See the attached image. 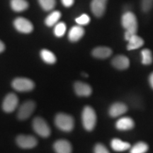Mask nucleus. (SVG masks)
<instances>
[{"instance_id": "1", "label": "nucleus", "mask_w": 153, "mask_h": 153, "mask_svg": "<svg viewBox=\"0 0 153 153\" xmlns=\"http://www.w3.org/2000/svg\"><path fill=\"white\" fill-rule=\"evenodd\" d=\"M121 24L126 29V33L130 35L136 34L137 31V21L135 15L131 11H127L122 16Z\"/></svg>"}, {"instance_id": "2", "label": "nucleus", "mask_w": 153, "mask_h": 153, "mask_svg": "<svg viewBox=\"0 0 153 153\" xmlns=\"http://www.w3.org/2000/svg\"><path fill=\"white\" fill-rule=\"evenodd\" d=\"M82 120L84 128L87 131H91L94 128L97 123V115L91 106L85 107L82 114Z\"/></svg>"}, {"instance_id": "3", "label": "nucleus", "mask_w": 153, "mask_h": 153, "mask_svg": "<svg viewBox=\"0 0 153 153\" xmlns=\"http://www.w3.org/2000/svg\"><path fill=\"white\" fill-rule=\"evenodd\" d=\"M55 123L59 129L65 132H70L73 129L74 121L71 116L65 114H57L55 118Z\"/></svg>"}, {"instance_id": "4", "label": "nucleus", "mask_w": 153, "mask_h": 153, "mask_svg": "<svg viewBox=\"0 0 153 153\" xmlns=\"http://www.w3.org/2000/svg\"><path fill=\"white\" fill-rule=\"evenodd\" d=\"M13 89L17 91L21 92H26L30 91L35 87L33 82L28 78L18 77L13 80L11 83Z\"/></svg>"}, {"instance_id": "5", "label": "nucleus", "mask_w": 153, "mask_h": 153, "mask_svg": "<svg viewBox=\"0 0 153 153\" xmlns=\"http://www.w3.org/2000/svg\"><path fill=\"white\" fill-rule=\"evenodd\" d=\"M33 128L38 135L43 137H47L51 135V128L43 118L36 117L33 120Z\"/></svg>"}, {"instance_id": "6", "label": "nucleus", "mask_w": 153, "mask_h": 153, "mask_svg": "<svg viewBox=\"0 0 153 153\" xmlns=\"http://www.w3.org/2000/svg\"><path fill=\"white\" fill-rule=\"evenodd\" d=\"M14 26L19 32L23 33H30L33 30L32 23L24 17H18L15 19Z\"/></svg>"}, {"instance_id": "7", "label": "nucleus", "mask_w": 153, "mask_h": 153, "mask_svg": "<svg viewBox=\"0 0 153 153\" xmlns=\"http://www.w3.org/2000/svg\"><path fill=\"white\" fill-rule=\"evenodd\" d=\"M36 108V104L33 101H28L24 102L19 108L18 111V118L20 120H26L29 118L33 114Z\"/></svg>"}, {"instance_id": "8", "label": "nucleus", "mask_w": 153, "mask_h": 153, "mask_svg": "<svg viewBox=\"0 0 153 153\" xmlns=\"http://www.w3.org/2000/svg\"><path fill=\"white\" fill-rule=\"evenodd\" d=\"M16 143L22 148L31 149L37 145L38 141L35 137L31 135H20L17 137Z\"/></svg>"}, {"instance_id": "9", "label": "nucleus", "mask_w": 153, "mask_h": 153, "mask_svg": "<svg viewBox=\"0 0 153 153\" xmlns=\"http://www.w3.org/2000/svg\"><path fill=\"white\" fill-rule=\"evenodd\" d=\"M19 104V99L15 94L10 93L7 95L3 101V110L7 113H11L16 109Z\"/></svg>"}, {"instance_id": "10", "label": "nucleus", "mask_w": 153, "mask_h": 153, "mask_svg": "<svg viewBox=\"0 0 153 153\" xmlns=\"http://www.w3.org/2000/svg\"><path fill=\"white\" fill-rule=\"evenodd\" d=\"M108 0H92L91 2V10L97 17H101L106 9Z\"/></svg>"}, {"instance_id": "11", "label": "nucleus", "mask_w": 153, "mask_h": 153, "mask_svg": "<svg viewBox=\"0 0 153 153\" xmlns=\"http://www.w3.org/2000/svg\"><path fill=\"white\" fill-rule=\"evenodd\" d=\"M74 88L76 95L79 97H89L92 92V89L90 86L82 82H75Z\"/></svg>"}, {"instance_id": "12", "label": "nucleus", "mask_w": 153, "mask_h": 153, "mask_svg": "<svg viewBox=\"0 0 153 153\" xmlns=\"http://www.w3.org/2000/svg\"><path fill=\"white\" fill-rule=\"evenodd\" d=\"M53 148L56 153H72V145L66 140H59L54 143Z\"/></svg>"}, {"instance_id": "13", "label": "nucleus", "mask_w": 153, "mask_h": 153, "mask_svg": "<svg viewBox=\"0 0 153 153\" xmlns=\"http://www.w3.org/2000/svg\"><path fill=\"white\" fill-rule=\"evenodd\" d=\"M128 111V107L123 103H114L111 106L108 113L111 117L116 118L125 114Z\"/></svg>"}, {"instance_id": "14", "label": "nucleus", "mask_w": 153, "mask_h": 153, "mask_svg": "<svg viewBox=\"0 0 153 153\" xmlns=\"http://www.w3.org/2000/svg\"><path fill=\"white\" fill-rule=\"evenodd\" d=\"M85 35V29L82 26L77 25L71 28L68 33V38L71 42H76L79 41Z\"/></svg>"}, {"instance_id": "15", "label": "nucleus", "mask_w": 153, "mask_h": 153, "mask_svg": "<svg viewBox=\"0 0 153 153\" xmlns=\"http://www.w3.org/2000/svg\"><path fill=\"white\" fill-rule=\"evenodd\" d=\"M112 65L118 70H126L130 65L129 59L125 55H117L112 60Z\"/></svg>"}, {"instance_id": "16", "label": "nucleus", "mask_w": 153, "mask_h": 153, "mask_svg": "<svg viewBox=\"0 0 153 153\" xmlns=\"http://www.w3.org/2000/svg\"><path fill=\"white\" fill-rule=\"evenodd\" d=\"M135 126L133 119L128 117H123L117 120L116 123V128L119 131H128Z\"/></svg>"}, {"instance_id": "17", "label": "nucleus", "mask_w": 153, "mask_h": 153, "mask_svg": "<svg viewBox=\"0 0 153 153\" xmlns=\"http://www.w3.org/2000/svg\"><path fill=\"white\" fill-rule=\"evenodd\" d=\"M112 54L111 49L108 47H97L93 50L92 55L96 58L106 59L110 57Z\"/></svg>"}, {"instance_id": "18", "label": "nucleus", "mask_w": 153, "mask_h": 153, "mask_svg": "<svg viewBox=\"0 0 153 153\" xmlns=\"http://www.w3.org/2000/svg\"><path fill=\"white\" fill-rule=\"evenodd\" d=\"M111 146L113 150L116 152H123L128 150L131 148V145L130 143L127 142H124L120 139L115 138L113 139L111 143Z\"/></svg>"}, {"instance_id": "19", "label": "nucleus", "mask_w": 153, "mask_h": 153, "mask_svg": "<svg viewBox=\"0 0 153 153\" xmlns=\"http://www.w3.org/2000/svg\"><path fill=\"white\" fill-rule=\"evenodd\" d=\"M128 41V43L127 45V49L128 51H133V50L142 47L144 44V41L143 40V38L139 37L136 34L132 36Z\"/></svg>"}, {"instance_id": "20", "label": "nucleus", "mask_w": 153, "mask_h": 153, "mask_svg": "<svg viewBox=\"0 0 153 153\" xmlns=\"http://www.w3.org/2000/svg\"><path fill=\"white\" fill-rule=\"evenodd\" d=\"M11 9L16 12H22L28 9V3L26 0H11Z\"/></svg>"}, {"instance_id": "21", "label": "nucleus", "mask_w": 153, "mask_h": 153, "mask_svg": "<svg viewBox=\"0 0 153 153\" xmlns=\"http://www.w3.org/2000/svg\"><path fill=\"white\" fill-rule=\"evenodd\" d=\"M61 17V13L59 11H53V12H51L48 16L46 17L45 20V24H46V26H55L57 24L58 21L60 20Z\"/></svg>"}, {"instance_id": "22", "label": "nucleus", "mask_w": 153, "mask_h": 153, "mask_svg": "<svg viewBox=\"0 0 153 153\" xmlns=\"http://www.w3.org/2000/svg\"><path fill=\"white\" fill-rule=\"evenodd\" d=\"M41 57L42 60L48 64H54L56 62V56L48 50H42L41 51Z\"/></svg>"}, {"instance_id": "23", "label": "nucleus", "mask_w": 153, "mask_h": 153, "mask_svg": "<svg viewBox=\"0 0 153 153\" xmlns=\"http://www.w3.org/2000/svg\"><path fill=\"white\" fill-rule=\"evenodd\" d=\"M148 150V145L145 143L139 142L131 149L130 153H145Z\"/></svg>"}, {"instance_id": "24", "label": "nucleus", "mask_w": 153, "mask_h": 153, "mask_svg": "<svg viewBox=\"0 0 153 153\" xmlns=\"http://www.w3.org/2000/svg\"><path fill=\"white\" fill-rule=\"evenodd\" d=\"M38 2L42 9L47 11L53 10L56 4L55 0H38Z\"/></svg>"}, {"instance_id": "25", "label": "nucleus", "mask_w": 153, "mask_h": 153, "mask_svg": "<svg viewBox=\"0 0 153 153\" xmlns=\"http://www.w3.org/2000/svg\"><path fill=\"white\" fill-rule=\"evenodd\" d=\"M67 26L64 22H59L55 26L54 33L57 37L60 38L65 35L66 32Z\"/></svg>"}, {"instance_id": "26", "label": "nucleus", "mask_w": 153, "mask_h": 153, "mask_svg": "<svg viewBox=\"0 0 153 153\" xmlns=\"http://www.w3.org/2000/svg\"><path fill=\"white\" fill-rule=\"evenodd\" d=\"M141 54H142L143 60H142V63L143 65H150L151 63L152 62V53L149 49H144L143 50L142 52H141Z\"/></svg>"}, {"instance_id": "27", "label": "nucleus", "mask_w": 153, "mask_h": 153, "mask_svg": "<svg viewBox=\"0 0 153 153\" xmlns=\"http://www.w3.org/2000/svg\"><path fill=\"white\" fill-rule=\"evenodd\" d=\"M75 22L79 26H85V25H87L90 22V17L88 16L87 14H82L81 16L77 17L75 19Z\"/></svg>"}, {"instance_id": "28", "label": "nucleus", "mask_w": 153, "mask_h": 153, "mask_svg": "<svg viewBox=\"0 0 153 153\" xmlns=\"http://www.w3.org/2000/svg\"><path fill=\"white\" fill-rule=\"evenodd\" d=\"M141 7L144 12H148L153 7V0H142Z\"/></svg>"}, {"instance_id": "29", "label": "nucleus", "mask_w": 153, "mask_h": 153, "mask_svg": "<svg viewBox=\"0 0 153 153\" xmlns=\"http://www.w3.org/2000/svg\"><path fill=\"white\" fill-rule=\"evenodd\" d=\"M94 153H110L109 151L108 150L106 147L101 143H98L95 145L94 150Z\"/></svg>"}, {"instance_id": "30", "label": "nucleus", "mask_w": 153, "mask_h": 153, "mask_svg": "<svg viewBox=\"0 0 153 153\" xmlns=\"http://www.w3.org/2000/svg\"><path fill=\"white\" fill-rule=\"evenodd\" d=\"M61 1H62V4L65 7H71L74 2V0H61Z\"/></svg>"}, {"instance_id": "31", "label": "nucleus", "mask_w": 153, "mask_h": 153, "mask_svg": "<svg viewBox=\"0 0 153 153\" xmlns=\"http://www.w3.org/2000/svg\"><path fill=\"white\" fill-rule=\"evenodd\" d=\"M149 82H150V85L151 87L153 89V72L150 74V77H149Z\"/></svg>"}, {"instance_id": "32", "label": "nucleus", "mask_w": 153, "mask_h": 153, "mask_svg": "<svg viewBox=\"0 0 153 153\" xmlns=\"http://www.w3.org/2000/svg\"><path fill=\"white\" fill-rule=\"evenodd\" d=\"M5 49V45L3 43V42H1V41H0V53H2L4 51Z\"/></svg>"}]
</instances>
